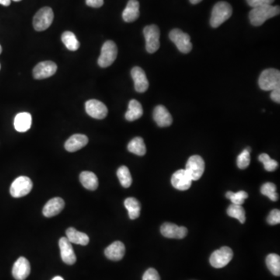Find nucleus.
Wrapping results in <instances>:
<instances>
[{
	"instance_id": "nucleus-40",
	"label": "nucleus",
	"mask_w": 280,
	"mask_h": 280,
	"mask_svg": "<svg viewBox=\"0 0 280 280\" xmlns=\"http://www.w3.org/2000/svg\"><path fill=\"white\" fill-rule=\"evenodd\" d=\"M86 4L88 7L99 8L104 4V0H86Z\"/></svg>"
},
{
	"instance_id": "nucleus-39",
	"label": "nucleus",
	"mask_w": 280,
	"mask_h": 280,
	"mask_svg": "<svg viewBox=\"0 0 280 280\" xmlns=\"http://www.w3.org/2000/svg\"><path fill=\"white\" fill-rule=\"evenodd\" d=\"M275 0H247V3L250 7H261V6L271 5Z\"/></svg>"
},
{
	"instance_id": "nucleus-34",
	"label": "nucleus",
	"mask_w": 280,
	"mask_h": 280,
	"mask_svg": "<svg viewBox=\"0 0 280 280\" xmlns=\"http://www.w3.org/2000/svg\"><path fill=\"white\" fill-rule=\"evenodd\" d=\"M226 197L228 199L231 201L232 204L241 205L242 204L244 203L246 198L248 197V195L244 191H240L238 192H236V193H234L233 191H227Z\"/></svg>"
},
{
	"instance_id": "nucleus-1",
	"label": "nucleus",
	"mask_w": 280,
	"mask_h": 280,
	"mask_svg": "<svg viewBox=\"0 0 280 280\" xmlns=\"http://www.w3.org/2000/svg\"><path fill=\"white\" fill-rule=\"evenodd\" d=\"M279 13L278 6H261L252 8V11H250L249 14V19L253 26H261L267 20L277 16Z\"/></svg>"
},
{
	"instance_id": "nucleus-31",
	"label": "nucleus",
	"mask_w": 280,
	"mask_h": 280,
	"mask_svg": "<svg viewBox=\"0 0 280 280\" xmlns=\"http://www.w3.org/2000/svg\"><path fill=\"white\" fill-rule=\"evenodd\" d=\"M226 212H227L228 216H230V217L238 219L240 223H244L245 222V211L241 205L232 204L228 207Z\"/></svg>"
},
{
	"instance_id": "nucleus-46",
	"label": "nucleus",
	"mask_w": 280,
	"mask_h": 280,
	"mask_svg": "<svg viewBox=\"0 0 280 280\" xmlns=\"http://www.w3.org/2000/svg\"><path fill=\"white\" fill-rule=\"evenodd\" d=\"M13 1H14V2H20L21 0H13Z\"/></svg>"
},
{
	"instance_id": "nucleus-33",
	"label": "nucleus",
	"mask_w": 280,
	"mask_h": 280,
	"mask_svg": "<svg viewBox=\"0 0 280 280\" xmlns=\"http://www.w3.org/2000/svg\"><path fill=\"white\" fill-rule=\"evenodd\" d=\"M261 192L262 195L268 197L270 200L273 201V202L278 200V196L276 192V186L274 185L273 183H264V185L261 186Z\"/></svg>"
},
{
	"instance_id": "nucleus-36",
	"label": "nucleus",
	"mask_w": 280,
	"mask_h": 280,
	"mask_svg": "<svg viewBox=\"0 0 280 280\" xmlns=\"http://www.w3.org/2000/svg\"><path fill=\"white\" fill-rule=\"evenodd\" d=\"M250 152L246 148L239 154L237 160V167L239 168L245 169L248 167L250 162Z\"/></svg>"
},
{
	"instance_id": "nucleus-29",
	"label": "nucleus",
	"mask_w": 280,
	"mask_h": 280,
	"mask_svg": "<svg viewBox=\"0 0 280 280\" xmlns=\"http://www.w3.org/2000/svg\"><path fill=\"white\" fill-rule=\"evenodd\" d=\"M266 265L268 270L275 276L280 275V257L276 254H269L266 257Z\"/></svg>"
},
{
	"instance_id": "nucleus-41",
	"label": "nucleus",
	"mask_w": 280,
	"mask_h": 280,
	"mask_svg": "<svg viewBox=\"0 0 280 280\" xmlns=\"http://www.w3.org/2000/svg\"><path fill=\"white\" fill-rule=\"evenodd\" d=\"M270 98L272 101H275V102L280 103V87L278 88H275V89L271 91V94H270Z\"/></svg>"
},
{
	"instance_id": "nucleus-38",
	"label": "nucleus",
	"mask_w": 280,
	"mask_h": 280,
	"mask_svg": "<svg viewBox=\"0 0 280 280\" xmlns=\"http://www.w3.org/2000/svg\"><path fill=\"white\" fill-rule=\"evenodd\" d=\"M143 280H160V277L155 268H150L145 271Z\"/></svg>"
},
{
	"instance_id": "nucleus-15",
	"label": "nucleus",
	"mask_w": 280,
	"mask_h": 280,
	"mask_svg": "<svg viewBox=\"0 0 280 280\" xmlns=\"http://www.w3.org/2000/svg\"><path fill=\"white\" fill-rule=\"evenodd\" d=\"M192 179L185 169L176 171L171 178V184L176 189L185 191L191 187Z\"/></svg>"
},
{
	"instance_id": "nucleus-28",
	"label": "nucleus",
	"mask_w": 280,
	"mask_h": 280,
	"mask_svg": "<svg viewBox=\"0 0 280 280\" xmlns=\"http://www.w3.org/2000/svg\"><path fill=\"white\" fill-rule=\"evenodd\" d=\"M128 150L137 156H144L146 147L143 138L136 137L132 139L128 145Z\"/></svg>"
},
{
	"instance_id": "nucleus-2",
	"label": "nucleus",
	"mask_w": 280,
	"mask_h": 280,
	"mask_svg": "<svg viewBox=\"0 0 280 280\" xmlns=\"http://www.w3.org/2000/svg\"><path fill=\"white\" fill-rule=\"evenodd\" d=\"M233 10L230 4L226 2H219L212 8L211 15L210 25L212 28H216L223 25L231 17Z\"/></svg>"
},
{
	"instance_id": "nucleus-18",
	"label": "nucleus",
	"mask_w": 280,
	"mask_h": 280,
	"mask_svg": "<svg viewBox=\"0 0 280 280\" xmlns=\"http://www.w3.org/2000/svg\"><path fill=\"white\" fill-rule=\"evenodd\" d=\"M153 119L160 127L170 126L173 122L171 114L168 112V110L163 105H158L156 107L155 109L153 111Z\"/></svg>"
},
{
	"instance_id": "nucleus-20",
	"label": "nucleus",
	"mask_w": 280,
	"mask_h": 280,
	"mask_svg": "<svg viewBox=\"0 0 280 280\" xmlns=\"http://www.w3.org/2000/svg\"><path fill=\"white\" fill-rule=\"evenodd\" d=\"M125 253V245L121 241L113 242L105 250V256L112 261H120L123 258Z\"/></svg>"
},
{
	"instance_id": "nucleus-27",
	"label": "nucleus",
	"mask_w": 280,
	"mask_h": 280,
	"mask_svg": "<svg viewBox=\"0 0 280 280\" xmlns=\"http://www.w3.org/2000/svg\"><path fill=\"white\" fill-rule=\"evenodd\" d=\"M125 208L129 212V216L131 219H136L140 216L141 205L139 201L135 198H128L125 200Z\"/></svg>"
},
{
	"instance_id": "nucleus-23",
	"label": "nucleus",
	"mask_w": 280,
	"mask_h": 280,
	"mask_svg": "<svg viewBox=\"0 0 280 280\" xmlns=\"http://www.w3.org/2000/svg\"><path fill=\"white\" fill-rule=\"evenodd\" d=\"M32 117L28 112L18 114L14 119V128L18 132H25L32 127Z\"/></svg>"
},
{
	"instance_id": "nucleus-10",
	"label": "nucleus",
	"mask_w": 280,
	"mask_h": 280,
	"mask_svg": "<svg viewBox=\"0 0 280 280\" xmlns=\"http://www.w3.org/2000/svg\"><path fill=\"white\" fill-rule=\"evenodd\" d=\"M192 181L200 179L205 171V162L203 159L198 155H193L189 157L185 169Z\"/></svg>"
},
{
	"instance_id": "nucleus-5",
	"label": "nucleus",
	"mask_w": 280,
	"mask_h": 280,
	"mask_svg": "<svg viewBox=\"0 0 280 280\" xmlns=\"http://www.w3.org/2000/svg\"><path fill=\"white\" fill-rule=\"evenodd\" d=\"M118 55V48L116 44L112 41H108L103 45L101 56L98 63L101 68H106L115 61Z\"/></svg>"
},
{
	"instance_id": "nucleus-24",
	"label": "nucleus",
	"mask_w": 280,
	"mask_h": 280,
	"mask_svg": "<svg viewBox=\"0 0 280 280\" xmlns=\"http://www.w3.org/2000/svg\"><path fill=\"white\" fill-rule=\"evenodd\" d=\"M66 237L71 243L86 246L89 244L90 238L88 235L83 232L78 231L75 228L70 227L66 232Z\"/></svg>"
},
{
	"instance_id": "nucleus-17",
	"label": "nucleus",
	"mask_w": 280,
	"mask_h": 280,
	"mask_svg": "<svg viewBox=\"0 0 280 280\" xmlns=\"http://www.w3.org/2000/svg\"><path fill=\"white\" fill-rule=\"evenodd\" d=\"M132 80L134 81L135 90L139 93L146 92L149 88V81L143 69L136 66L131 71Z\"/></svg>"
},
{
	"instance_id": "nucleus-16",
	"label": "nucleus",
	"mask_w": 280,
	"mask_h": 280,
	"mask_svg": "<svg viewBox=\"0 0 280 280\" xmlns=\"http://www.w3.org/2000/svg\"><path fill=\"white\" fill-rule=\"evenodd\" d=\"M59 244H60V253L63 261L70 265L75 264L77 261V256L73 250L71 242L67 239V237H63L60 238Z\"/></svg>"
},
{
	"instance_id": "nucleus-22",
	"label": "nucleus",
	"mask_w": 280,
	"mask_h": 280,
	"mask_svg": "<svg viewBox=\"0 0 280 280\" xmlns=\"http://www.w3.org/2000/svg\"><path fill=\"white\" fill-rule=\"evenodd\" d=\"M139 17V3L137 0H129L122 13L124 21L131 23L136 21Z\"/></svg>"
},
{
	"instance_id": "nucleus-14",
	"label": "nucleus",
	"mask_w": 280,
	"mask_h": 280,
	"mask_svg": "<svg viewBox=\"0 0 280 280\" xmlns=\"http://www.w3.org/2000/svg\"><path fill=\"white\" fill-rule=\"evenodd\" d=\"M31 273V264L26 257H20L13 267L12 274L16 280H25Z\"/></svg>"
},
{
	"instance_id": "nucleus-8",
	"label": "nucleus",
	"mask_w": 280,
	"mask_h": 280,
	"mask_svg": "<svg viewBox=\"0 0 280 280\" xmlns=\"http://www.w3.org/2000/svg\"><path fill=\"white\" fill-rule=\"evenodd\" d=\"M169 38L175 44L178 50L184 54H188L192 49L189 35L180 29L171 31L169 34Z\"/></svg>"
},
{
	"instance_id": "nucleus-43",
	"label": "nucleus",
	"mask_w": 280,
	"mask_h": 280,
	"mask_svg": "<svg viewBox=\"0 0 280 280\" xmlns=\"http://www.w3.org/2000/svg\"><path fill=\"white\" fill-rule=\"evenodd\" d=\"M189 1L191 4H194V5H195V4H198L202 2V0H189Z\"/></svg>"
},
{
	"instance_id": "nucleus-3",
	"label": "nucleus",
	"mask_w": 280,
	"mask_h": 280,
	"mask_svg": "<svg viewBox=\"0 0 280 280\" xmlns=\"http://www.w3.org/2000/svg\"><path fill=\"white\" fill-rule=\"evenodd\" d=\"M258 84L260 88L265 91L280 87V72L271 68L264 70L260 75Z\"/></svg>"
},
{
	"instance_id": "nucleus-26",
	"label": "nucleus",
	"mask_w": 280,
	"mask_h": 280,
	"mask_svg": "<svg viewBox=\"0 0 280 280\" xmlns=\"http://www.w3.org/2000/svg\"><path fill=\"white\" fill-rule=\"evenodd\" d=\"M80 181L87 189L94 191L98 187V177L91 171H84L80 175Z\"/></svg>"
},
{
	"instance_id": "nucleus-25",
	"label": "nucleus",
	"mask_w": 280,
	"mask_h": 280,
	"mask_svg": "<svg viewBox=\"0 0 280 280\" xmlns=\"http://www.w3.org/2000/svg\"><path fill=\"white\" fill-rule=\"evenodd\" d=\"M143 115V109L141 104L136 100H131L129 104V109L125 113V119L129 122L140 119Z\"/></svg>"
},
{
	"instance_id": "nucleus-13",
	"label": "nucleus",
	"mask_w": 280,
	"mask_h": 280,
	"mask_svg": "<svg viewBox=\"0 0 280 280\" xmlns=\"http://www.w3.org/2000/svg\"><path fill=\"white\" fill-rule=\"evenodd\" d=\"M160 232L167 238L182 239L186 237L188 229L171 223H164L160 227Z\"/></svg>"
},
{
	"instance_id": "nucleus-7",
	"label": "nucleus",
	"mask_w": 280,
	"mask_h": 280,
	"mask_svg": "<svg viewBox=\"0 0 280 280\" xmlns=\"http://www.w3.org/2000/svg\"><path fill=\"white\" fill-rule=\"evenodd\" d=\"M233 257L232 249L229 247H222L211 254L209 262L216 268H223L227 265Z\"/></svg>"
},
{
	"instance_id": "nucleus-21",
	"label": "nucleus",
	"mask_w": 280,
	"mask_h": 280,
	"mask_svg": "<svg viewBox=\"0 0 280 280\" xmlns=\"http://www.w3.org/2000/svg\"><path fill=\"white\" fill-rule=\"evenodd\" d=\"M88 143V138L85 135L75 134L70 136L65 143V148L67 151L76 152L82 149Z\"/></svg>"
},
{
	"instance_id": "nucleus-12",
	"label": "nucleus",
	"mask_w": 280,
	"mask_h": 280,
	"mask_svg": "<svg viewBox=\"0 0 280 280\" xmlns=\"http://www.w3.org/2000/svg\"><path fill=\"white\" fill-rule=\"evenodd\" d=\"M57 65L53 62H42L34 68V78L36 80H43L53 77L57 71Z\"/></svg>"
},
{
	"instance_id": "nucleus-9",
	"label": "nucleus",
	"mask_w": 280,
	"mask_h": 280,
	"mask_svg": "<svg viewBox=\"0 0 280 280\" xmlns=\"http://www.w3.org/2000/svg\"><path fill=\"white\" fill-rule=\"evenodd\" d=\"M33 188L32 180L26 176H21L12 183L11 195L14 198H21L30 193Z\"/></svg>"
},
{
	"instance_id": "nucleus-30",
	"label": "nucleus",
	"mask_w": 280,
	"mask_h": 280,
	"mask_svg": "<svg viewBox=\"0 0 280 280\" xmlns=\"http://www.w3.org/2000/svg\"><path fill=\"white\" fill-rule=\"evenodd\" d=\"M62 41L69 50L77 51L80 48V42L73 32H64L62 35Z\"/></svg>"
},
{
	"instance_id": "nucleus-32",
	"label": "nucleus",
	"mask_w": 280,
	"mask_h": 280,
	"mask_svg": "<svg viewBox=\"0 0 280 280\" xmlns=\"http://www.w3.org/2000/svg\"><path fill=\"white\" fill-rule=\"evenodd\" d=\"M117 176L119 178L121 185L124 188H129L131 186L132 183V178L130 171H129L127 167L122 166V167H119L117 171Z\"/></svg>"
},
{
	"instance_id": "nucleus-19",
	"label": "nucleus",
	"mask_w": 280,
	"mask_h": 280,
	"mask_svg": "<svg viewBox=\"0 0 280 280\" xmlns=\"http://www.w3.org/2000/svg\"><path fill=\"white\" fill-rule=\"evenodd\" d=\"M65 207V202L63 198H53L44 206L43 215L46 217H53L60 214Z\"/></svg>"
},
{
	"instance_id": "nucleus-6",
	"label": "nucleus",
	"mask_w": 280,
	"mask_h": 280,
	"mask_svg": "<svg viewBox=\"0 0 280 280\" xmlns=\"http://www.w3.org/2000/svg\"><path fill=\"white\" fill-rule=\"evenodd\" d=\"M146 49L149 53H154L160 48V29L155 25H148L143 29Z\"/></svg>"
},
{
	"instance_id": "nucleus-37",
	"label": "nucleus",
	"mask_w": 280,
	"mask_h": 280,
	"mask_svg": "<svg viewBox=\"0 0 280 280\" xmlns=\"http://www.w3.org/2000/svg\"><path fill=\"white\" fill-rule=\"evenodd\" d=\"M267 222L270 225L278 224L280 223V211L278 209L271 210L267 217Z\"/></svg>"
},
{
	"instance_id": "nucleus-44",
	"label": "nucleus",
	"mask_w": 280,
	"mask_h": 280,
	"mask_svg": "<svg viewBox=\"0 0 280 280\" xmlns=\"http://www.w3.org/2000/svg\"><path fill=\"white\" fill-rule=\"evenodd\" d=\"M52 280H64V278H63V277L61 276H56L54 277V278H53Z\"/></svg>"
},
{
	"instance_id": "nucleus-42",
	"label": "nucleus",
	"mask_w": 280,
	"mask_h": 280,
	"mask_svg": "<svg viewBox=\"0 0 280 280\" xmlns=\"http://www.w3.org/2000/svg\"><path fill=\"white\" fill-rule=\"evenodd\" d=\"M11 4V0H0V4L4 7H9Z\"/></svg>"
},
{
	"instance_id": "nucleus-11",
	"label": "nucleus",
	"mask_w": 280,
	"mask_h": 280,
	"mask_svg": "<svg viewBox=\"0 0 280 280\" xmlns=\"http://www.w3.org/2000/svg\"><path fill=\"white\" fill-rule=\"evenodd\" d=\"M86 112L90 116L96 119H104L108 115V110L106 105L98 100L87 101L85 104Z\"/></svg>"
},
{
	"instance_id": "nucleus-4",
	"label": "nucleus",
	"mask_w": 280,
	"mask_h": 280,
	"mask_svg": "<svg viewBox=\"0 0 280 280\" xmlns=\"http://www.w3.org/2000/svg\"><path fill=\"white\" fill-rule=\"evenodd\" d=\"M54 19V14L50 7H43L35 14L33 25L37 32H43L51 26Z\"/></svg>"
},
{
	"instance_id": "nucleus-35",
	"label": "nucleus",
	"mask_w": 280,
	"mask_h": 280,
	"mask_svg": "<svg viewBox=\"0 0 280 280\" xmlns=\"http://www.w3.org/2000/svg\"><path fill=\"white\" fill-rule=\"evenodd\" d=\"M258 160L262 163L264 169L269 172L275 171L278 167V162L271 159L267 153H261V155L258 157Z\"/></svg>"
},
{
	"instance_id": "nucleus-45",
	"label": "nucleus",
	"mask_w": 280,
	"mask_h": 280,
	"mask_svg": "<svg viewBox=\"0 0 280 280\" xmlns=\"http://www.w3.org/2000/svg\"><path fill=\"white\" fill-rule=\"evenodd\" d=\"M2 46H0V54H1V53H2Z\"/></svg>"
},
{
	"instance_id": "nucleus-47",
	"label": "nucleus",
	"mask_w": 280,
	"mask_h": 280,
	"mask_svg": "<svg viewBox=\"0 0 280 280\" xmlns=\"http://www.w3.org/2000/svg\"><path fill=\"white\" fill-rule=\"evenodd\" d=\"M0 69H1V65H0Z\"/></svg>"
}]
</instances>
